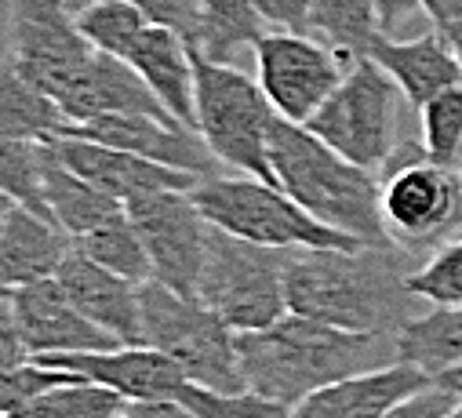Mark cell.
<instances>
[{
  "instance_id": "obj_25",
  "label": "cell",
  "mask_w": 462,
  "mask_h": 418,
  "mask_svg": "<svg viewBox=\"0 0 462 418\" xmlns=\"http://www.w3.org/2000/svg\"><path fill=\"white\" fill-rule=\"evenodd\" d=\"M266 33L270 30L255 8V0H200L193 51H200L211 62L234 66L248 48L255 51V44Z\"/></svg>"
},
{
  "instance_id": "obj_12",
  "label": "cell",
  "mask_w": 462,
  "mask_h": 418,
  "mask_svg": "<svg viewBox=\"0 0 462 418\" xmlns=\"http://www.w3.org/2000/svg\"><path fill=\"white\" fill-rule=\"evenodd\" d=\"M128 219L146 248L150 273H153L150 280L186 298H197L211 223L193 204V189H168V193L139 196L128 204Z\"/></svg>"
},
{
  "instance_id": "obj_38",
  "label": "cell",
  "mask_w": 462,
  "mask_h": 418,
  "mask_svg": "<svg viewBox=\"0 0 462 418\" xmlns=\"http://www.w3.org/2000/svg\"><path fill=\"white\" fill-rule=\"evenodd\" d=\"M128 414L132 418H200L189 407L171 404V400H139V404H128Z\"/></svg>"
},
{
  "instance_id": "obj_30",
  "label": "cell",
  "mask_w": 462,
  "mask_h": 418,
  "mask_svg": "<svg viewBox=\"0 0 462 418\" xmlns=\"http://www.w3.org/2000/svg\"><path fill=\"white\" fill-rule=\"evenodd\" d=\"M150 23L153 19L135 5V0H102V5H91L88 12L77 15V26L88 37V44H95L98 51L121 59V62Z\"/></svg>"
},
{
  "instance_id": "obj_18",
  "label": "cell",
  "mask_w": 462,
  "mask_h": 418,
  "mask_svg": "<svg viewBox=\"0 0 462 418\" xmlns=\"http://www.w3.org/2000/svg\"><path fill=\"white\" fill-rule=\"evenodd\" d=\"M55 150L62 153V160L88 178L95 189H102L106 196L121 200L125 207L139 196L150 193H168V189H193L200 178L153 164L146 157H135L128 150H113L102 142H88V139H55Z\"/></svg>"
},
{
  "instance_id": "obj_41",
  "label": "cell",
  "mask_w": 462,
  "mask_h": 418,
  "mask_svg": "<svg viewBox=\"0 0 462 418\" xmlns=\"http://www.w3.org/2000/svg\"><path fill=\"white\" fill-rule=\"evenodd\" d=\"M433 382H440L444 389H451L455 396H462V368H451V371H444V375H437Z\"/></svg>"
},
{
  "instance_id": "obj_4",
  "label": "cell",
  "mask_w": 462,
  "mask_h": 418,
  "mask_svg": "<svg viewBox=\"0 0 462 418\" xmlns=\"http://www.w3.org/2000/svg\"><path fill=\"white\" fill-rule=\"evenodd\" d=\"M193 110L197 135L222 168L277 182L270 168V132L277 110L255 77L193 51Z\"/></svg>"
},
{
  "instance_id": "obj_35",
  "label": "cell",
  "mask_w": 462,
  "mask_h": 418,
  "mask_svg": "<svg viewBox=\"0 0 462 418\" xmlns=\"http://www.w3.org/2000/svg\"><path fill=\"white\" fill-rule=\"evenodd\" d=\"M26 364H33V353L23 339L12 298H0V371H19Z\"/></svg>"
},
{
  "instance_id": "obj_24",
  "label": "cell",
  "mask_w": 462,
  "mask_h": 418,
  "mask_svg": "<svg viewBox=\"0 0 462 418\" xmlns=\"http://www.w3.org/2000/svg\"><path fill=\"white\" fill-rule=\"evenodd\" d=\"M397 360L415 364L430 378L462 368V305H430L393 335Z\"/></svg>"
},
{
  "instance_id": "obj_2",
  "label": "cell",
  "mask_w": 462,
  "mask_h": 418,
  "mask_svg": "<svg viewBox=\"0 0 462 418\" xmlns=\"http://www.w3.org/2000/svg\"><path fill=\"white\" fill-rule=\"evenodd\" d=\"M237 353L245 386L288 411L346 375L375 371L397 360L390 335L342 332L295 313L259 332H237Z\"/></svg>"
},
{
  "instance_id": "obj_8",
  "label": "cell",
  "mask_w": 462,
  "mask_h": 418,
  "mask_svg": "<svg viewBox=\"0 0 462 418\" xmlns=\"http://www.w3.org/2000/svg\"><path fill=\"white\" fill-rule=\"evenodd\" d=\"M288 251L259 248L211 226L197 298L234 332H259L288 317L284 295Z\"/></svg>"
},
{
  "instance_id": "obj_28",
  "label": "cell",
  "mask_w": 462,
  "mask_h": 418,
  "mask_svg": "<svg viewBox=\"0 0 462 418\" xmlns=\"http://www.w3.org/2000/svg\"><path fill=\"white\" fill-rule=\"evenodd\" d=\"M73 248L84 251L91 262H98V266H106L113 273H121V277H128L135 284H146L153 277L146 248H143V241H139V233H135V226L128 219V207L121 215H113L109 223H102L98 230L77 237Z\"/></svg>"
},
{
  "instance_id": "obj_14",
  "label": "cell",
  "mask_w": 462,
  "mask_h": 418,
  "mask_svg": "<svg viewBox=\"0 0 462 418\" xmlns=\"http://www.w3.org/2000/svg\"><path fill=\"white\" fill-rule=\"evenodd\" d=\"M33 364L55 368V371H73L84 382H98V386L113 389L117 396H125L128 404H139V400L186 404L193 386H200L171 357H164L153 346H117V350H106V353L41 357Z\"/></svg>"
},
{
  "instance_id": "obj_6",
  "label": "cell",
  "mask_w": 462,
  "mask_h": 418,
  "mask_svg": "<svg viewBox=\"0 0 462 418\" xmlns=\"http://www.w3.org/2000/svg\"><path fill=\"white\" fill-rule=\"evenodd\" d=\"M143 346L171 357L193 382L218 393H248L241 375L237 332L200 298H186L157 280L139 287Z\"/></svg>"
},
{
  "instance_id": "obj_27",
  "label": "cell",
  "mask_w": 462,
  "mask_h": 418,
  "mask_svg": "<svg viewBox=\"0 0 462 418\" xmlns=\"http://www.w3.org/2000/svg\"><path fill=\"white\" fill-rule=\"evenodd\" d=\"M125 407H128V400L117 396L113 389H106L98 382L73 378V382L37 393L33 400H26L23 407L0 414V418H117V414H125Z\"/></svg>"
},
{
  "instance_id": "obj_43",
  "label": "cell",
  "mask_w": 462,
  "mask_h": 418,
  "mask_svg": "<svg viewBox=\"0 0 462 418\" xmlns=\"http://www.w3.org/2000/svg\"><path fill=\"white\" fill-rule=\"evenodd\" d=\"M437 418H462V396H458V400H455V404H451L444 414H437Z\"/></svg>"
},
{
  "instance_id": "obj_19",
  "label": "cell",
  "mask_w": 462,
  "mask_h": 418,
  "mask_svg": "<svg viewBox=\"0 0 462 418\" xmlns=\"http://www.w3.org/2000/svg\"><path fill=\"white\" fill-rule=\"evenodd\" d=\"M368 59L383 73H390V80L401 87V95L411 110H422L433 95L462 84V66L437 26L422 37H411V41L379 33Z\"/></svg>"
},
{
  "instance_id": "obj_29",
  "label": "cell",
  "mask_w": 462,
  "mask_h": 418,
  "mask_svg": "<svg viewBox=\"0 0 462 418\" xmlns=\"http://www.w3.org/2000/svg\"><path fill=\"white\" fill-rule=\"evenodd\" d=\"M0 193L12 204L26 207V212L51 219L44 200V142L33 139L0 142Z\"/></svg>"
},
{
  "instance_id": "obj_22",
  "label": "cell",
  "mask_w": 462,
  "mask_h": 418,
  "mask_svg": "<svg viewBox=\"0 0 462 418\" xmlns=\"http://www.w3.org/2000/svg\"><path fill=\"white\" fill-rule=\"evenodd\" d=\"M44 200H48V215L55 219V226L69 241L98 230L102 223H109L113 215L125 212L121 200L106 196L88 178H80L62 160V153L55 150V142H44Z\"/></svg>"
},
{
  "instance_id": "obj_3",
  "label": "cell",
  "mask_w": 462,
  "mask_h": 418,
  "mask_svg": "<svg viewBox=\"0 0 462 418\" xmlns=\"http://www.w3.org/2000/svg\"><path fill=\"white\" fill-rule=\"evenodd\" d=\"M270 168L277 186L317 223L368 248L390 244L383 226V182L375 171L335 153L306 124H291L284 117L273 121Z\"/></svg>"
},
{
  "instance_id": "obj_23",
  "label": "cell",
  "mask_w": 462,
  "mask_h": 418,
  "mask_svg": "<svg viewBox=\"0 0 462 418\" xmlns=\"http://www.w3.org/2000/svg\"><path fill=\"white\" fill-rule=\"evenodd\" d=\"M66 114L5 55L0 59V142L33 139L55 142L66 132Z\"/></svg>"
},
{
  "instance_id": "obj_13",
  "label": "cell",
  "mask_w": 462,
  "mask_h": 418,
  "mask_svg": "<svg viewBox=\"0 0 462 418\" xmlns=\"http://www.w3.org/2000/svg\"><path fill=\"white\" fill-rule=\"evenodd\" d=\"M59 139H88V142H102L113 150H128L135 157H146L153 164L197 175V178H211L218 175V160L208 150V142L179 124V121H164V117H146V114H106L95 121H77L66 124V132Z\"/></svg>"
},
{
  "instance_id": "obj_7",
  "label": "cell",
  "mask_w": 462,
  "mask_h": 418,
  "mask_svg": "<svg viewBox=\"0 0 462 418\" xmlns=\"http://www.w3.org/2000/svg\"><path fill=\"white\" fill-rule=\"evenodd\" d=\"M383 226L390 244L426 259L462 230V171L433 164L422 142H401L383 168Z\"/></svg>"
},
{
  "instance_id": "obj_20",
  "label": "cell",
  "mask_w": 462,
  "mask_h": 418,
  "mask_svg": "<svg viewBox=\"0 0 462 418\" xmlns=\"http://www.w3.org/2000/svg\"><path fill=\"white\" fill-rule=\"evenodd\" d=\"M125 62L146 80V87L161 98V106L186 128L197 132V110H193V44L161 23H150Z\"/></svg>"
},
{
  "instance_id": "obj_42",
  "label": "cell",
  "mask_w": 462,
  "mask_h": 418,
  "mask_svg": "<svg viewBox=\"0 0 462 418\" xmlns=\"http://www.w3.org/2000/svg\"><path fill=\"white\" fill-rule=\"evenodd\" d=\"M62 5H66L73 15H80V12H88L91 5H102V0H62Z\"/></svg>"
},
{
  "instance_id": "obj_17",
  "label": "cell",
  "mask_w": 462,
  "mask_h": 418,
  "mask_svg": "<svg viewBox=\"0 0 462 418\" xmlns=\"http://www.w3.org/2000/svg\"><path fill=\"white\" fill-rule=\"evenodd\" d=\"M55 280L66 287V295L77 302L84 317L95 321L106 335H113L121 346H143V309H139L143 284L91 262L77 248L66 255Z\"/></svg>"
},
{
  "instance_id": "obj_16",
  "label": "cell",
  "mask_w": 462,
  "mask_h": 418,
  "mask_svg": "<svg viewBox=\"0 0 462 418\" xmlns=\"http://www.w3.org/2000/svg\"><path fill=\"white\" fill-rule=\"evenodd\" d=\"M430 382L433 378L426 371H419L415 364L393 360L386 368L346 375V378L310 393L306 400H299L288 411V418H386L397 404L422 393Z\"/></svg>"
},
{
  "instance_id": "obj_45",
  "label": "cell",
  "mask_w": 462,
  "mask_h": 418,
  "mask_svg": "<svg viewBox=\"0 0 462 418\" xmlns=\"http://www.w3.org/2000/svg\"><path fill=\"white\" fill-rule=\"evenodd\" d=\"M8 295H12V291H8V287H5V284H0V298H8Z\"/></svg>"
},
{
  "instance_id": "obj_32",
  "label": "cell",
  "mask_w": 462,
  "mask_h": 418,
  "mask_svg": "<svg viewBox=\"0 0 462 418\" xmlns=\"http://www.w3.org/2000/svg\"><path fill=\"white\" fill-rule=\"evenodd\" d=\"M408 291L430 305H462V237L430 251L411 269Z\"/></svg>"
},
{
  "instance_id": "obj_31",
  "label": "cell",
  "mask_w": 462,
  "mask_h": 418,
  "mask_svg": "<svg viewBox=\"0 0 462 418\" xmlns=\"http://www.w3.org/2000/svg\"><path fill=\"white\" fill-rule=\"evenodd\" d=\"M422 117V150L433 164L462 168V84L433 95L419 110Z\"/></svg>"
},
{
  "instance_id": "obj_26",
  "label": "cell",
  "mask_w": 462,
  "mask_h": 418,
  "mask_svg": "<svg viewBox=\"0 0 462 418\" xmlns=\"http://www.w3.org/2000/svg\"><path fill=\"white\" fill-rule=\"evenodd\" d=\"M310 33L342 51L346 59H368L379 30L375 0H313Z\"/></svg>"
},
{
  "instance_id": "obj_33",
  "label": "cell",
  "mask_w": 462,
  "mask_h": 418,
  "mask_svg": "<svg viewBox=\"0 0 462 418\" xmlns=\"http://www.w3.org/2000/svg\"><path fill=\"white\" fill-rule=\"evenodd\" d=\"M80 375L73 371H55V368H41V364H26L19 371H0V414H8L15 407H23L26 400H33L37 393L73 382Z\"/></svg>"
},
{
  "instance_id": "obj_40",
  "label": "cell",
  "mask_w": 462,
  "mask_h": 418,
  "mask_svg": "<svg viewBox=\"0 0 462 418\" xmlns=\"http://www.w3.org/2000/svg\"><path fill=\"white\" fill-rule=\"evenodd\" d=\"M440 33H444V41L451 44V51H455V59H458V66H462V19L451 23V26H440Z\"/></svg>"
},
{
  "instance_id": "obj_9",
  "label": "cell",
  "mask_w": 462,
  "mask_h": 418,
  "mask_svg": "<svg viewBox=\"0 0 462 418\" xmlns=\"http://www.w3.org/2000/svg\"><path fill=\"white\" fill-rule=\"evenodd\" d=\"M401 87L372 59H357L342 84L328 95L324 106L306 121V128L328 142L335 153L368 171H383L397 142Z\"/></svg>"
},
{
  "instance_id": "obj_39",
  "label": "cell",
  "mask_w": 462,
  "mask_h": 418,
  "mask_svg": "<svg viewBox=\"0 0 462 418\" xmlns=\"http://www.w3.org/2000/svg\"><path fill=\"white\" fill-rule=\"evenodd\" d=\"M422 15L440 30L462 19V0H422Z\"/></svg>"
},
{
  "instance_id": "obj_34",
  "label": "cell",
  "mask_w": 462,
  "mask_h": 418,
  "mask_svg": "<svg viewBox=\"0 0 462 418\" xmlns=\"http://www.w3.org/2000/svg\"><path fill=\"white\" fill-rule=\"evenodd\" d=\"M270 33H310L313 0H255Z\"/></svg>"
},
{
  "instance_id": "obj_1",
  "label": "cell",
  "mask_w": 462,
  "mask_h": 418,
  "mask_svg": "<svg viewBox=\"0 0 462 418\" xmlns=\"http://www.w3.org/2000/svg\"><path fill=\"white\" fill-rule=\"evenodd\" d=\"M415 255L386 248H295L284 266L288 313L357 335H397L419 298L408 291Z\"/></svg>"
},
{
  "instance_id": "obj_15",
  "label": "cell",
  "mask_w": 462,
  "mask_h": 418,
  "mask_svg": "<svg viewBox=\"0 0 462 418\" xmlns=\"http://www.w3.org/2000/svg\"><path fill=\"white\" fill-rule=\"evenodd\" d=\"M8 298H12V309L19 317V328H23V339L33 353V360L73 357V353H106V350L121 346L95 321L84 317L55 277L15 287Z\"/></svg>"
},
{
  "instance_id": "obj_10",
  "label": "cell",
  "mask_w": 462,
  "mask_h": 418,
  "mask_svg": "<svg viewBox=\"0 0 462 418\" xmlns=\"http://www.w3.org/2000/svg\"><path fill=\"white\" fill-rule=\"evenodd\" d=\"M8 48L5 55L55 102L84 73L95 44L77 26L62 0H8Z\"/></svg>"
},
{
  "instance_id": "obj_44",
  "label": "cell",
  "mask_w": 462,
  "mask_h": 418,
  "mask_svg": "<svg viewBox=\"0 0 462 418\" xmlns=\"http://www.w3.org/2000/svg\"><path fill=\"white\" fill-rule=\"evenodd\" d=\"M8 207H12V200H8L5 193H0V223H5V215H8Z\"/></svg>"
},
{
  "instance_id": "obj_37",
  "label": "cell",
  "mask_w": 462,
  "mask_h": 418,
  "mask_svg": "<svg viewBox=\"0 0 462 418\" xmlns=\"http://www.w3.org/2000/svg\"><path fill=\"white\" fill-rule=\"evenodd\" d=\"M375 15H379V30L393 37L411 15H422V0H375Z\"/></svg>"
},
{
  "instance_id": "obj_21",
  "label": "cell",
  "mask_w": 462,
  "mask_h": 418,
  "mask_svg": "<svg viewBox=\"0 0 462 418\" xmlns=\"http://www.w3.org/2000/svg\"><path fill=\"white\" fill-rule=\"evenodd\" d=\"M69 251L73 241L51 219L12 204L5 223H0V284L15 291L48 280L59 273Z\"/></svg>"
},
{
  "instance_id": "obj_11",
  "label": "cell",
  "mask_w": 462,
  "mask_h": 418,
  "mask_svg": "<svg viewBox=\"0 0 462 418\" xmlns=\"http://www.w3.org/2000/svg\"><path fill=\"white\" fill-rule=\"evenodd\" d=\"M252 55L255 80L273 102L277 117L291 124H306L354 66V59L313 33H266Z\"/></svg>"
},
{
  "instance_id": "obj_36",
  "label": "cell",
  "mask_w": 462,
  "mask_h": 418,
  "mask_svg": "<svg viewBox=\"0 0 462 418\" xmlns=\"http://www.w3.org/2000/svg\"><path fill=\"white\" fill-rule=\"evenodd\" d=\"M455 400H458V396H455L451 389H444L440 382H430L422 393H415V396H408L404 404H397L386 418H437V414H444Z\"/></svg>"
},
{
  "instance_id": "obj_5",
  "label": "cell",
  "mask_w": 462,
  "mask_h": 418,
  "mask_svg": "<svg viewBox=\"0 0 462 418\" xmlns=\"http://www.w3.org/2000/svg\"><path fill=\"white\" fill-rule=\"evenodd\" d=\"M193 204L200 215L222 230L259 248H368L324 223H317L306 207H299L277 182H263L255 175H211L193 186Z\"/></svg>"
},
{
  "instance_id": "obj_46",
  "label": "cell",
  "mask_w": 462,
  "mask_h": 418,
  "mask_svg": "<svg viewBox=\"0 0 462 418\" xmlns=\"http://www.w3.org/2000/svg\"><path fill=\"white\" fill-rule=\"evenodd\" d=\"M117 418H132V414H128V407H125V414H117Z\"/></svg>"
}]
</instances>
